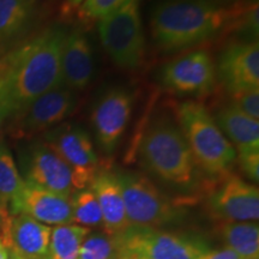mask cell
<instances>
[{
    "label": "cell",
    "instance_id": "10",
    "mask_svg": "<svg viewBox=\"0 0 259 259\" xmlns=\"http://www.w3.org/2000/svg\"><path fill=\"white\" fill-rule=\"evenodd\" d=\"M208 196V209L221 222H253L259 218L257 187L231 171L215 178Z\"/></svg>",
    "mask_w": 259,
    "mask_h": 259
},
{
    "label": "cell",
    "instance_id": "5",
    "mask_svg": "<svg viewBox=\"0 0 259 259\" xmlns=\"http://www.w3.org/2000/svg\"><path fill=\"white\" fill-rule=\"evenodd\" d=\"M97 23L103 50L116 66L124 70L142 66L145 58V35L139 0H130Z\"/></svg>",
    "mask_w": 259,
    "mask_h": 259
},
{
    "label": "cell",
    "instance_id": "18",
    "mask_svg": "<svg viewBox=\"0 0 259 259\" xmlns=\"http://www.w3.org/2000/svg\"><path fill=\"white\" fill-rule=\"evenodd\" d=\"M38 15V0H0V56L28 34Z\"/></svg>",
    "mask_w": 259,
    "mask_h": 259
},
{
    "label": "cell",
    "instance_id": "23",
    "mask_svg": "<svg viewBox=\"0 0 259 259\" xmlns=\"http://www.w3.org/2000/svg\"><path fill=\"white\" fill-rule=\"evenodd\" d=\"M72 223L82 227H99L102 225V213L95 194L92 190L84 189L74 192L71 197Z\"/></svg>",
    "mask_w": 259,
    "mask_h": 259
},
{
    "label": "cell",
    "instance_id": "37",
    "mask_svg": "<svg viewBox=\"0 0 259 259\" xmlns=\"http://www.w3.org/2000/svg\"><path fill=\"white\" fill-rule=\"evenodd\" d=\"M258 259H259V258H258Z\"/></svg>",
    "mask_w": 259,
    "mask_h": 259
},
{
    "label": "cell",
    "instance_id": "30",
    "mask_svg": "<svg viewBox=\"0 0 259 259\" xmlns=\"http://www.w3.org/2000/svg\"><path fill=\"white\" fill-rule=\"evenodd\" d=\"M84 2V0H65L63 11L65 15L72 14V11H77V9L79 8L80 4Z\"/></svg>",
    "mask_w": 259,
    "mask_h": 259
},
{
    "label": "cell",
    "instance_id": "19",
    "mask_svg": "<svg viewBox=\"0 0 259 259\" xmlns=\"http://www.w3.org/2000/svg\"><path fill=\"white\" fill-rule=\"evenodd\" d=\"M50 226L27 215H12L11 248L23 259H50Z\"/></svg>",
    "mask_w": 259,
    "mask_h": 259
},
{
    "label": "cell",
    "instance_id": "16",
    "mask_svg": "<svg viewBox=\"0 0 259 259\" xmlns=\"http://www.w3.org/2000/svg\"><path fill=\"white\" fill-rule=\"evenodd\" d=\"M94 67L92 45L82 29L76 28L66 32L61 50L64 85L74 93L84 90L92 82Z\"/></svg>",
    "mask_w": 259,
    "mask_h": 259
},
{
    "label": "cell",
    "instance_id": "2",
    "mask_svg": "<svg viewBox=\"0 0 259 259\" xmlns=\"http://www.w3.org/2000/svg\"><path fill=\"white\" fill-rule=\"evenodd\" d=\"M231 5L213 0H161L150 17L155 46L173 53L226 34Z\"/></svg>",
    "mask_w": 259,
    "mask_h": 259
},
{
    "label": "cell",
    "instance_id": "4",
    "mask_svg": "<svg viewBox=\"0 0 259 259\" xmlns=\"http://www.w3.org/2000/svg\"><path fill=\"white\" fill-rule=\"evenodd\" d=\"M176 120L197 167L213 178L231 171L236 151L205 106L192 100L181 102L176 108Z\"/></svg>",
    "mask_w": 259,
    "mask_h": 259
},
{
    "label": "cell",
    "instance_id": "11",
    "mask_svg": "<svg viewBox=\"0 0 259 259\" xmlns=\"http://www.w3.org/2000/svg\"><path fill=\"white\" fill-rule=\"evenodd\" d=\"M167 89L186 96H206L215 88L216 65L206 50H196L164 65L160 74Z\"/></svg>",
    "mask_w": 259,
    "mask_h": 259
},
{
    "label": "cell",
    "instance_id": "7",
    "mask_svg": "<svg viewBox=\"0 0 259 259\" xmlns=\"http://www.w3.org/2000/svg\"><path fill=\"white\" fill-rule=\"evenodd\" d=\"M118 251L131 252L151 259H198L209 251L199 239L163 232L156 228L130 227L115 235Z\"/></svg>",
    "mask_w": 259,
    "mask_h": 259
},
{
    "label": "cell",
    "instance_id": "26",
    "mask_svg": "<svg viewBox=\"0 0 259 259\" xmlns=\"http://www.w3.org/2000/svg\"><path fill=\"white\" fill-rule=\"evenodd\" d=\"M130 0H84L77 9V15L80 21L92 23L99 22L106 16L113 14Z\"/></svg>",
    "mask_w": 259,
    "mask_h": 259
},
{
    "label": "cell",
    "instance_id": "32",
    "mask_svg": "<svg viewBox=\"0 0 259 259\" xmlns=\"http://www.w3.org/2000/svg\"><path fill=\"white\" fill-rule=\"evenodd\" d=\"M6 121H8V116H6L4 108L0 105V143L3 142V128H4Z\"/></svg>",
    "mask_w": 259,
    "mask_h": 259
},
{
    "label": "cell",
    "instance_id": "14",
    "mask_svg": "<svg viewBox=\"0 0 259 259\" xmlns=\"http://www.w3.org/2000/svg\"><path fill=\"white\" fill-rule=\"evenodd\" d=\"M11 215H27L44 225L72 223L71 198L24 181L17 196L9 204Z\"/></svg>",
    "mask_w": 259,
    "mask_h": 259
},
{
    "label": "cell",
    "instance_id": "13",
    "mask_svg": "<svg viewBox=\"0 0 259 259\" xmlns=\"http://www.w3.org/2000/svg\"><path fill=\"white\" fill-rule=\"evenodd\" d=\"M220 82L231 95L259 89L258 41H238L222 51L216 66Z\"/></svg>",
    "mask_w": 259,
    "mask_h": 259
},
{
    "label": "cell",
    "instance_id": "12",
    "mask_svg": "<svg viewBox=\"0 0 259 259\" xmlns=\"http://www.w3.org/2000/svg\"><path fill=\"white\" fill-rule=\"evenodd\" d=\"M134 111V95L130 90L116 87L100 97L94 106L92 125L101 150L111 154L124 137Z\"/></svg>",
    "mask_w": 259,
    "mask_h": 259
},
{
    "label": "cell",
    "instance_id": "35",
    "mask_svg": "<svg viewBox=\"0 0 259 259\" xmlns=\"http://www.w3.org/2000/svg\"><path fill=\"white\" fill-rule=\"evenodd\" d=\"M9 259H23L16 252L14 248H10L9 250Z\"/></svg>",
    "mask_w": 259,
    "mask_h": 259
},
{
    "label": "cell",
    "instance_id": "9",
    "mask_svg": "<svg viewBox=\"0 0 259 259\" xmlns=\"http://www.w3.org/2000/svg\"><path fill=\"white\" fill-rule=\"evenodd\" d=\"M77 106L74 92L60 85L35 100L21 114L10 120L9 132L15 138H31L57 127Z\"/></svg>",
    "mask_w": 259,
    "mask_h": 259
},
{
    "label": "cell",
    "instance_id": "1",
    "mask_svg": "<svg viewBox=\"0 0 259 259\" xmlns=\"http://www.w3.org/2000/svg\"><path fill=\"white\" fill-rule=\"evenodd\" d=\"M66 32L61 25H53L0 58V105L8 121L63 85L61 50Z\"/></svg>",
    "mask_w": 259,
    "mask_h": 259
},
{
    "label": "cell",
    "instance_id": "22",
    "mask_svg": "<svg viewBox=\"0 0 259 259\" xmlns=\"http://www.w3.org/2000/svg\"><path fill=\"white\" fill-rule=\"evenodd\" d=\"M89 233V228L73 223L52 228L50 259H78L80 245Z\"/></svg>",
    "mask_w": 259,
    "mask_h": 259
},
{
    "label": "cell",
    "instance_id": "27",
    "mask_svg": "<svg viewBox=\"0 0 259 259\" xmlns=\"http://www.w3.org/2000/svg\"><path fill=\"white\" fill-rule=\"evenodd\" d=\"M231 103L246 115L251 116L255 120L259 119V89L233 94Z\"/></svg>",
    "mask_w": 259,
    "mask_h": 259
},
{
    "label": "cell",
    "instance_id": "33",
    "mask_svg": "<svg viewBox=\"0 0 259 259\" xmlns=\"http://www.w3.org/2000/svg\"><path fill=\"white\" fill-rule=\"evenodd\" d=\"M10 215H11V212H10L9 210V205H5V204L0 203V221H2L3 219L8 218Z\"/></svg>",
    "mask_w": 259,
    "mask_h": 259
},
{
    "label": "cell",
    "instance_id": "6",
    "mask_svg": "<svg viewBox=\"0 0 259 259\" xmlns=\"http://www.w3.org/2000/svg\"><path fill=\"white\" fill-rule=\"evenodd\" d=\"M116 178L121 187L130 227L157 229L179 218V206L147 177L119 171Z\"/></svg>",
    "mask_w": 259,
    "mask_h": 259
},
{
    "label": "cell",
    "instance_id": "24",
    "mask_svg": "<svg viewBox=\"0 0 259 259\" xmlns=\"http://www.w3.org/2000/svg\"><path fill=\"white\" fill-rule=\"evenodd\" d=\"M15 160L4 142L0 143V203L9 205L23 186Z\"/></svg>",
    "mask_w": 259,
    "mask_h": 259
},
{
    "label": "cell",
    "instance_id": "25",
    "mask_svg": "<svg viewBox=\"0 0 259 259\" xmlns=\"http://www.w3.org/2000/svg\"><path fill=\"white\" fill-rule=\"evenodd\" d=\"M118 253L115 236L106 233L89 234L79 248L78 259H114Z\"/></svg>",
    "mask_w": 259,
    "mask_h": 259
},
{
    "label": "cell",
    "instance_id": "36",
    "mask_svg": "<svg viewBox=\"0 0 259 259\" xmlns=\"http://www.w3.org/2000/svg\"><path fill=\"white\" fill-rule=\"evenodd\" d=\"M213 2H218V3H221V4L228 5V4H232V3L236 2V0H213Z\"/></svg>",
    "mask_w": 259,
    "mask_h": 259
},
{
    "label": "cell",
    "instance_id": "8",
    "mask_svg": "<svg viewBox=\"0 0 259 259\" xmlns=\"http://www.w3.org/2000/svg\"><path fill=\"white\" fill-rule=\"evenodd\" d=\"M44 142L70 167L74 190L88 189L100 170L99 157L88 132L78 126L60 124L46 132Z\"/></svg>",
    "mask_w": 259,
    "mask_h": 259
},
{
    "label": "cell",
    "instance_id": "15",
    "mask_svg": "<svg viewBox=\"0 0 259 259\" xmlns=\"http://www.w3.org/2000/svg\"><path fill=\"white\" fill-rule=\"evenodd\" d=\"M24 181L69 198L74 193L70 167L45 142L30 149Z\"/></svg>",
    "mask_w": 259,
    "mask_h": 259
},
{
    "label": "cell",
    "instance_id": "34",
    "mask_svg": "<svg viewBox=\"0 0 259 259\" xmlns=\"http://www.w3.org/2000/svg\"><path fill=\"white\" fill-rule=\"evenodd\" d=\"M0 259H9V250L0 241Z\"/></svg>",
    "mask_w": 259,
    "mask_h": 259
},
{
    "label": "cell",
    "instance_id": "28",
    "mask_svg": "<svg viewBox=\"0 0 259 259\" xmlns=\"http://www.w3.org/2000/svg\"><path fill=\"white\" fill-rule=\"evenodd\" d=\"M236 160L245 176L257 183L259 179V151L236 155Z\"/></svg>",
    "mask_w": 259,
    "mask_h": 259
},
{
    "label": "cell",
    "instance_id": "20",
    "mask_svg": "<svg viewBox=\"0 0 259 259\" xmlns=\"http://www.w3.org/2000/svg\"><path fill=\"white\" fill-rule=\"evenodd\" d=\"M215 120L228 138L236 155L259 151V121L246 115L233 103L221 107Z\"/></svg>",
    "mask_w": 259,
    "mask_h": 259
},
{
    "label": "cell",
    "instance_id": "31",
    "mask_svg": "<svg viewBox=\"0 0 259 259\" xmlns=\"http://www.w3.org/2000/svg\"><path fill=\"white\" fill-rule=\"evenodd\" d=\"M114 259H151L148 257H144V255L131 253V252H124V251H118Z\"/></svg>",
    "mask_w": 259,
    "mask_h": 259
},
{
    "label": "cell",
    "instance_id": "17",
    "mask_svg": "<svg viewBox=\"0 0 259 259\" xmlns=\"http://www.w3.org/2000/svg\"><path fill=\"white\" fill-rule=\"evenodd\" d=\"M89 189L95 194L101 209L103 232L115 236L128 229L130 223L116 173L108 169H100Z\"/></svg>",
    "mask_w": 259,
    "mask_h": 259
},
{
    "label": "cell",
    "instance_id": "21",
    "mask_svg": "<svg viewBox=\"0 0 259 259\" xmlns=\"http://www.w3.org/2000/svg\"><path fill=\"white\" fill-rule=\"evenodd\" d=\"M219 232L226 247L240 259L259 258V228L254 222H221Z\"/></svg>",
    "mask_w": 259,
    "mask_h": 259
},
{
    "label": "cell",
    "instance_id": "29",
    "mask_svg": "<svg viewBox=\"0 0 259 259\" xmlns=\"http://www.w3.org/2000/svg\"><path fill=\"white\" fill-rule=\"evenodd\" d=\"M198 259H240L235 252L229 250L228 247L222 248L219 251H208L203 255H200Z\"/></svg>",
    "mask_w": 259,
    "mask_h": 259
},
{
    "label": "cell",
    "instance_id": "3",
    "mask_svg": "<svg viewBox=\"0 0 259 259\" xmlns=\"http://www.w3.org/2000/svg\"><path fill=\"white\" fill-rule=\"evenodd\" d=\"M142 166L169 185L189 189L196 180V162L173 116L162 113L151 119L138 145Z\"/></svg>",
    "mask_w": 259,
    "mask_h": 259
}]
</instances>
